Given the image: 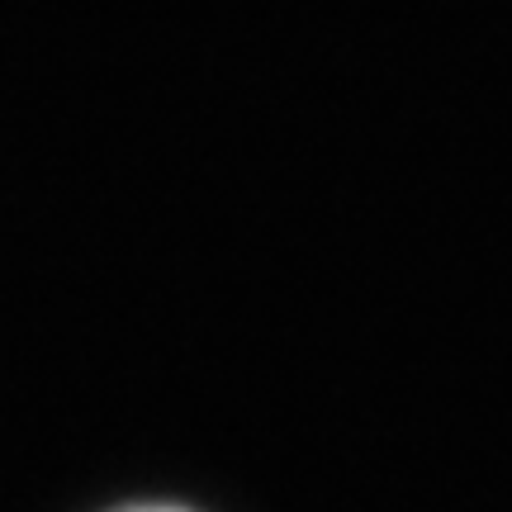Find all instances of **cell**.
I'll return each mask as SVG.
<instances>
[{
    "instance_id": "cell-1",
    "label": "cell",
    "mask_w": 512,
    "mask_h": 512,
    "mask_svg": "<svg viewBox=\"0 0 512 512\" xmlns=\"http://www.w3.org/2000/svg\"><path fill=\"white\" fill-rule=\"evenodd\" d=\"M124 512H185V508H162V503H147V508H124Z\"/></svg>"
}]
</instances>
